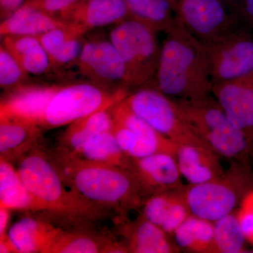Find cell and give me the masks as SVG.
<instances>
[{
  "mask_svg": "<svg viewBox=\"0 0 253 253\" xmlns=\"http://www.w3.org/2000/svg\"><path fill=\"white\" fill-rule=\"evenodd\" d=\"M49 155L65 184L100 207L127 215L147 201L130 169L90 162L57 150Z\"/></svg>",
  "mask_w": 253,
  "mask_h": 253,
  "instance_id": "6da1fadb",
  "label": "cell"
},
{
  "mask_svg": "<svg viewBox=\"0 0 253 253\" xmlns=\"http://www.w3.org/2000/svg\"><path fill=\"white\" fill-rule=\"evenodd\" d=\"M161 45L155 89L172 99L194 101L212 94V83L202 42L176 18Z\"/></svg>",
  "mask_w": 253,
  "mask_h": 253,
  "instance_id": "7a4b0ae2",
  "label": "cell"
},
{
  "mask_svg": "<svg viewBox=\"0 0 253 253\" xmlns=\"http://www.w3.org/2000/svg\"><path fill=\"white\" fill-rule=\"evenodd\" d=\"M16 168L25 185L46 212L71 221H90L102 215L104 208L68 187L49 154L38 146L17 161Z\"/></svg>",
  "mask_w": 253,
  "mask_h": 253,
  "instance_id": "3957f363",
  "label": "cell"
},
{
  "mask_svg": "<svg viewBox=\"0 0 253 253\" xmlns=\"http://www.w3.org/2000/svg\"><path fill=\"white\" fill-rule=\"evenodd\" d=\"M174 99L191 129L213 151L230 162L251 164L249 140L231 124L212 94L194 101Z\"/></svg>",
  "mask_w": 253,
  "mask_h": 253,
  "instance_id": "277c9868",
  "label": "cell"
},
{
  "mask_svg": "<svg viewBox=\"0 0 253 253\" xmlns=\"http://www.w3.org/2000/svg\"><path fill=\"white\" fill-rule=\"evenodd\" d=\"M253 189L252 165L232 161L227 170L214 180L184 186L190 212L212 222L234 212Z\"/></svg>",
  "mask_w": 253,
  "mask_h": 253,
  "instance_id": "5b68a950",
  "label": "cell"
},
{
  "mask_svg": "<svg viewBox=\"0 0 253 253\" xmlns=\"http://www.w3.org/2000/svg\"><path fill=\"white\" fill-rule=\"evenodd\" d=\"M154 28L130 17L114 25L109 40L121 55L126 70V86L137 89L154 81L161 46Z\"/></svg>",
  "mask_w": 253,
  "mask_h": 253,
  "instance_id": "8992f818",
  "label": "cell"
},
{
  "mask_svg": "<svg viewBox=\"0 0 253 253\" xmlns=\"http://www.w3.org/2000/svg\"><path fill=\"white\" fill-rule=\"evenodd\" d=\"M252 30L236 18L219 36L201 41L212 84L244 77L253 71Z\"/></svg>",
  "mask_w": 253,
  "mask_h": 253,
  "instance_id": "52a82bcc",
  "label": "cell"
},
{
  "mask_svg": "<svg viewBox=\"0 0 253 253\" xmlns=\"http://www.w3.org/2000/svg\"><path fill=\"white\" fill-rule=\"evenodd\" d=\"M124 100L133 112L174 144L195 145L212 150L190 127L175 100L153 86L135 89Z\"/></svg>",
  "mask_w": 253,
  "mask_h": 253,
  "instance_id": "ba28073f",
  "label": "cell"
},
{
  "mask_svg": "<svg viewBox=\"0 0 253 253\" xmlns=\"http://www.w3.org/2000/svg\"><path fill=\"white\" fill-rule=\"evenodd\" d=\"M128 94L126 88L110 91L93 83L60 86L46 109L44 128L67 126L96 111L109 109Z\"/></svg>",
  "mask_w": 253,
  "mask_h": 253,
  "instance_id": "9c48e42d",
  "label": "cell"
},
{
  "mask_svg": "<svg viewBox=\"0 0 253 253\" xmlns=\"http://www.w3.org/2000/svg\"><path fill=\"white\" fill-rule=\"evenodd\" d=\"M111 131L123 152L131 158L166 153L176 157L177 144L156 131L133 112L124 99L110 109Z\"/></svg>",
  "mask_w": 253,
  "mask_h": 253,
  "instance_id": "30bf717a",
  "label": "cell"
},
{
  "mask_svg": "<svg viewBox=\"0 0 253 253\" xmlns=\"http://www.w3.org/2000/svg\"><path fill=\"white\" fill-rule=\"evenodd\" d=\"M75 63L80 73L96 85L107 90L127 89L126 65L110 40L84 41Z\"/></svg>",
  "mask_w": 253,
  "mask_h": 253,
  "instance_id": "8fae6325",
  "label": "cell"
},
{
  "mask_svg": "<svg viewBox=\"0 0 253 253\" xmlns=\"http://www.w3.org/2000/svg\"><path fill=\"white\" fill-rule=\"evenodd\" d=\"M176 18L200 41L219 36L236 18L219 0H169Z\"/></svg>",
  "mask_w": 253,
  "mask_h": 253,
  "instance_id": "7c38bea8",
  "label": "cell"
},
{
  "mask_svg": "<svg viewBox=\"0 0 253 253\" xmlns=\"http://www.w3.org/2000/svg\"><path fill=\"white\" fill-rule=\"evenodd\" d=\"M212 95L236 129L252 146L253 71L244 77L212 84Z\"/></svg>",
  "mask_w": 253,
  "mask_h": 253,
  "instance_id": "4fadbf2b",
  "label": "cell"
},
{
  "mask_svg": "<svg viewBox=\"0 0 253 253\" xmlns=\"http://www.w3.org/2000/svg\"><path fill=\"white\" fill-rule=\"evenodd\" d=\"M113 221L118 234L124 239L129 253H181L172 236L142 214L134 220H130L126 214H117Z\"/></svg>",
  "mask_w": 253,
  "mask_h": 253,
  "instance_id": "5bb4252c",
  "label": "cell"
},
{
  "mask_svg": "<svg viewBox=\"0 0 253 253\" xmlns=\"http://www.w3.org/2000/svg\"><path fill=\"white\" fill-rule=\"evenodd\" d=\"M130 170L137 177L147 200L153 195L185 185L176 157L172 154L158 153L131 158Z\"/></svg>",
  "mask_w": 253,
  "mask_h": 253,
  "instance_id": "9a60e30c",
  "label": "cell"
},
{
  "mask_svg": "<svg viewBox=\"0 0 253 253\" xmlns=\"http://www.w3.org/2000/svg\"><path fill=\"white\" fill-rule=\"evenodd\" d=\"M57 16L86 33L132 17L125 0H78Z\"/></svg>",
  "mask_w": 253,
  "mask_h": 253,
  "instance_id": "2e32d148",
  "label": "cell"
},
{
  "mask_svg": "<svg viewBox=\"0 0 253 253\" xmlns=\"http://www.w3.org/2000/svg\"><path fill=\"white\" fill-rule=\"evenodd\" d=\"M60 86L26 85L15 88L1 99L0 115L44 128L46 109Z\"/></svg>",
  "mask_w": 253,
  "mask_h": 253,
  "instance_id": "e0dca14e",
  "label": "cell"
},
{
  "mask_svg": "<svg viewBox=\"0 0 253 253\" xmlns=\"http://www.w3.org/2000/svg\"><path fill=\"white\" fill-rule=\"evenodd\" d=\"M176 159L181 176L189 184L214 180L225 172L220 156L212 150L201 146L178 144Z\"/></svg>",
  "mask_w": 253,
  "mask_h": 253,
  "instance_id": "ac0fdd59",
  "label": "cell"
},
{
  "mask_svg": "<svg viewBox=\"0 0 253 253\" xmlns=\"http://www.w3.org/2000/svg\"><path fill=\"white\" fill-rule=\"evenodd\" d=\"M184 186L153 195L142 207L141 214L171 236L191 214L184 198Z\"/></svg>",
  "mask_w": 253,
  "mask_h": 253,
  "instance_id": "d6986e66",
  "label": "cell"
},
{
  "mask_svg": "<svg viewBox=\"0 0 253 253\" xmlns=\"http://www.w3.org/2000/svg\"><path fill=\"white\" fill-rule=\"evenodd\" d=\"M41 128L18 118L0 115V159L17 163L39 146Z\"/></svg>",
  "mask_w": 253,
  "mask_h": 253,
  "instance_id": "ffe728a7",
  "label": "cell"
},
{
  "mask_svg": "<svg viewBox=\"0 0 253 253\" xmlns=\"http://www.w3.org/2000/svg\"><path fill=\"white\" fill-rule=\"evenodd\" d=\"M85 34L81 28L68 23L36 37L45 49L52 69L56 70L76 62L83 49V37Z\"/></svg>",
  "mask_w": 253,
  "mask_h": 253,
  "instance_id": "44dd1931",
  "label": "cell"
},
{
  "mask_svg": "<svg viewBox=\"0 0 253 253\" xmlns=\"http://www.w3.org/2000/svg\"><path fill=\"white\" fill-rule=\"evenodd\" d=\"M49 221L25 217L16 221L7 232L18 253H47L61 230Z\"/></svg>",
  "mask_w": 253,
  "mask_h": 253,
  "instance_id": "7402d4cb",
  "label": "cell"
},
{
  "mask_svg": "<svg viewBox=\"0 0 253 253\" xmlns=\"http://www.w3.org/2000/svg\"><path fill=\"white\" fill-rule=\"evenodd\" d=\"M129 253L124 241L89 231H66L56 236L47 253Z\"/></svg>",
  "mask_w": 253,
  "mask_h": 253,
  "instance_id": "603a6c76",
  "label": "cell"
},
{
  "mask_svg": "<svg viewBox=\"0 0 253 253\" xmlns=\"http://www.w3.org/2000/svg\"><path fill=\"white\" fill-rule=\"evenodd\" d=\"M67 24L57 16L23 4L14 14L1 21L0 36H38Z\"/></svg>",
  "mask_w": 253,
  "mask_h": 253,
  "instance_id": "cb8c5ba5",
  "label": "cell"
},
{
  "mask_svg": "<svg viewBox=\"0 0 253 253\" xmlns=\"http://www.w3.org/2000/svg\"><path fill=\"white\" fill-rule=\"evenodd\" d=\"M110 109L96 111L71 123L60 137L56 150L76 155L92 136L111 129L113 118Z\"/></svg>",
  "mask_w": 253,
  "mask_h": 253,
  "instance_id": "d4e9b609",
  "label": "cell"
},
{
  "mask_svg": "<svg viewBox=\"0 0 253 253\" xmlns=\"http://www.w3.org/2000/svg\"><path fill=\"white\" fill-rule=\"evenodd\" d=\"M1 42L28 76H42L53 70L38 37L6 36L1 38Z\"/></svg>",
  "mask_w": 253,
  "mask_h": 253,
  "instance_id": "484cf974",
  "label": "cell"
},
{
  "mask_svg": "<svg viewBox=\"0 0 253 253\" xmlns=\"http://www.w3.org/2000/svg\"><path fill=\"white\" fill-rule=\"evenodd\" d=\"M0 206L23 211H45L28 189L12 163L0 159Z\"/></svg>",
  "mask_w": 253,
  "mask_h": 253,
  "instance_id": "4316f807",
  "label": "cell"
},
{
  "mask_svg": "<svg viewBox=\"0 0 253 253\" xmlns=\"http://www.w3.org/2000/svg\"><path fill=\"white\" fill-rule=\"evenodd\" d=\"M181 251L191 253H214V222L191 214L172 235Z\"/></svg>",
  "mask_w": 253,
  "mask_h": 253,
  "instance_id": "83f0119b",
  "label": "cell"
},
{
  "mask_svg": "<svg viewBox=\"0 0 253 253\" xmlns=\"http://www.w3.org/2000/svg\"><path fill=\"white\" fill-rule=\"evenodd\" d=\"M71 156L90 162L130 169L131 158L126 156L120 147L111 128L92 136L78 154Z\"/></svg>",
  "mask_w": 253,
  "mask_h": 253,
  "instance_id": "f1b7e54d",
  "label": "cell"
},
{
  "mask_svg": "<svg viewBox=\"0 0 253 253\" xmlns=\"http://www.w3.org/2000/svg\"><path fill=\"white\" fill-rule=\"evenodd\" d=\"M132 17L137 18L158 32L167 33L176 22L169 0H125Z\"/></svg>",
  "mask_w": 253,
  "mask_h": 253,
  "instance_id": "f546056e",
  "label": "cell"
},
{
  "mask_svg": "<svg viewBox=\"0 0 253 253\" xmlns=\"http://www.w3.org/2000/svg\"><path fill=\"white\" fill-rule=\"evenodd\" d=\"M247 244L236 211L214 221V253H247Z\"/></svg>",
  "mask_w": 253,
  "mask_h": 253,
  "instance_id": "4dcf8cb0",
  "label": "cell"
},
{
  "mask_svg": "<svg viewBox=\"0 0 253 253\" xmlns=\"http://www.w3.org/2000/svg\"><path fill=\"white\" fill-rule=\"evenodd\" d=\"M28 75L3 44L0 46V86L1 89H15L21 84Z\"/></svg>",
  "mask_w": 253,
  "mask_h": 253,
  "instance_id": "1f68e13d",
  "label": "cell"
},
{
  "mask_svg": "<svg viewBox=\"0 0 253 253\" xmlns=\"http://www.w3.org/2000/svg\"><path fill=\"white\" fill-rule=\"evenodd\" d=\"M236 213L248 243L253 247V189L246 195Z\"/></svg>",
  "mask_w": 253,
  "mask_h": 253,
  "instance_id": "d6a6232c",
  "label": "cell"
},
{
  "mask_svg": "<svg viewBox=\"0 0 253 253\" xmlns=\"http://www.w3.org/2000/svg\"><path fill=\"white\" fill-rule=\"evenodd\" d=\"M78 1V0H26L23 5L56 16V14H59Z\"/></svg>",
  "mask_w": 253,
  "mask_h": 253,
  "instance_id": "836d02e7",
  "label": "cell"
},
{
  "mask_svg": "<svg viewBox=\"0 0 253 253\" xmlns=\"http://www.w3.org/2000/svg\"><path fill=\"white\" fill-rule=\"evenodd\" d=\"M229 11L240 22L253 30V0H242L230 8Z\"/></svg>",
  "mask_w": 253,
  "mask_h": 253,
  "instance_id": "e575fe53",
  "label": "cell"
},
{
  "mask_svg": "<svg viewBox=\"0 0 253 253\" xmlns=\"http://www.w3.org/2000/svg\"><path fill=\"white\" fill-rule=\"evenodd\" d=\"M26 0H0V13L1 21L19 9Z\"/></svg>",
  "mask_w": 253,
  "mask_h": 253,
  "instance_id": "d590c367",
  "label": "cell"
},
{
  "mask_svg": "<svg viewBox=\"0 0 253 253\" xmlns=\"http://www.w3.org/2000/svg\"><path fill=\"white\" fill-rule=\"evenodd\" d=\"M11 210L0 206V237L4 236L6 233L10 219V212Z\"/></svg>",
  "mask_w": 253,
  "mask_h": 253,
  "instance_id": "8d00e7d4",
  "label": "cell"
},
{
  "mask_svg": "<svg viewBox=\"0 0 253 253\" xmlns=\"http://www.w3.org/2000/svg\"><path fill=\"white\" fill-rule=\"evenodd\" d=\"M219 1H221L226 7L229 6V7L231 8L232 6H234V5L237 4L238 3H239L240 1H242V0H219Z\"/></svg>",
  "mask_w": 253,
  "mask_h": 253,
  "instance_id": "74e56055",
  "label": "cell"
},
{
  "mask_svg": "<svg viewBox=\"0 0 253 253\" xmlns=\"http://www.w3.org/2000/svg\"><path fill=\"white\" fill-rule=\"evenodd\" d=\"M253 154V143H252V146H251V156H252Z\"/></svg>",
  "mask_w": 253,
  "mask_h": 253,
  "instance_id": "f35d334b",
  "label": "cell"
},
{
  "mask_svg": "<svg viewBox=\"0 0 253 253\" xmlns=\"http://www.w3.org/2000/svg\"><path fill=\"white\" fill-rule=\"evenodd\" d=\"M251 164H252L253 168V154L251 156Z\"/></svg>",
  "mask_w": 253,
  "mask_h": 253,
  "instance_id": "ab89813d",
  "label": "cell"
}]
</instances>
